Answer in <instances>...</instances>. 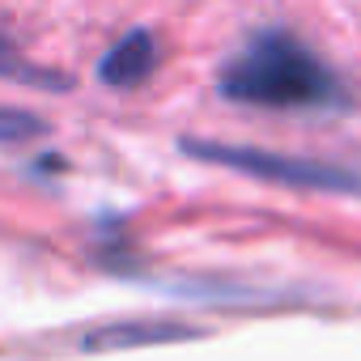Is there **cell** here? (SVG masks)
I'll list each match as a JSON object with an SVG mask.
<instances>
[{
	"label": "cell",
	"mask_w": 361,
	"mask_h": 361,
	"mask_svg": "<svg viewBox=\"0 0 361 361\" xmlns=\"http://www.w3.org/2000/svg\"><path fill=\"white\" fill-rule=\"evenodd\" d=\"M39 132H47V119H39L35 111L0 106V145H22V140H30Z\"/></svg>",
	"instance_id": "obj_6"
},
{
	"label": "cell",
	"mask_w": 361,
	"mask_h": 361,
	"mask_svg": "<svg viewBox=\"0 0 361 361\" xmlns=\"http://www.w3.org/2000/svg\"><path fill=\"white\" fill-rule=\"evenodd\" d=\"M183 153H192L200 161H221L230 170H243L251 178H268V183H281V188L361 196V170L340 166V161L289 157V153H268V149H247V145H217V140H183Z\"/></svg>",
	"instance_id": "obj_2"
},
{
	"label": "cell",
	"mask_w": 361,
	"mask_h": 361,
	"mask_svg": "<svg viewBox=\"0 0 361 361\" xmlns=\"http://www.w3.org/2000/svg\"><path fill=\"white\" fill-rule=\"evenodd\" d=\"M157 68V43L149 30H128L102 60H98V81L115 85V90H132L140 85L149 73Z\"/></svg>",
	"instance_id": "obj_3"
},
{
	"label": "cell",
	"mask_w": 361,
	"mask_h": 361,
	"mask_svg": "<svg viewBox=\"0 0 361 361\" xmlns=\"http://www.w3.org/2000/svg\"><path fill=\"white\" fill-rule=\"evenodd\" d=\"M217 90L243 106L268 111H336L348 106V85L289 30H259L226 60Z\"/></svg>",
	"instance_id": "obj_1"
},
{
	"label": "cell",
	"mask_w": 361,
	"mask_h": 361,
	"mask_svg": "<svg viewBox=\"0 0 361 361\" xmlns=\"http://www.w3.org/2000/svg\"><path fill=\"white\" fill-rule=\"evenodd\" d=\"M0 77H5V81H18V85H30V90H68V85H73L68 77L30 64L5 35H0Z\"/></svg>",
	"instance_id": "obj_5"
},
{
	"label": "cell",
	"mask_w": 361,
	"mask_h": 361,
	"mask_svg": "<svg viewBox=\"0 0 361 361\" xmlns=\"http://www.w3.org/2000/svg\"><path fill=\"white\" fill-rule=\"evenodd\" d=\"M200 327L174 323V319H136V323H111L90 331L85 348H140V344H166V340H196Z\"/></svg>",
	"instance_id": "obj_4"
}]
</instances>
